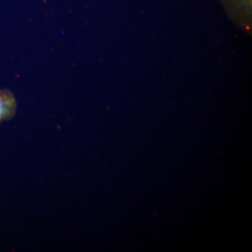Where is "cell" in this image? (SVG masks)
Segmentation results:
<instances>
[{
  "label": "cell",
  "instance_id": "6da1fadb",
  "mask_svg": "<svg viewBox=\"0 0 252 252\" xmlns=\"http://www.w3.org/2000/svg\"><path fill=\"white\" fill-rule=\"evenodd\" d=\"M17 109V102L14 94L9 90H0V123L11 120Z\"/></svg>",
  "mask_w": 252,
  "mask_h": 252
}]
</instances>
